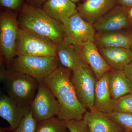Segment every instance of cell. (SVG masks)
I'll use <instances>...</instances> for the list:
<instances>
[{"label": "cell", "mask_w": 132, "mask_h": 132, "mask_svg": "<svg viewBox=\"0 0 132 132\" xmlns=\"http://www.w3.org/2000/svg\"><path fill=\"white\" fill-rule=\"evenodd\" d=\"M123 71L132 84V60L125 67Z\"/></svg>", "instance_id": "cell-27"}, {"label": "cell", "mask_w": 132, "mask_h": 132, "mask_svg": "<svg viewBox=\"0 0 132 132\" xmlns=\"http://www.w3.org/2000/svg\"><path fill=\"white\" fill-rule=\"evenodd\" d=\"M67 122L57 117L37 122L35 132H68Z\"/></svg>", "instance_id": "cell-21"}, {"label": "cell", "mask_w": 132, "mask_h": 132, "mask_svg": "<svg viewBox=\"0 0 132 132\" xmlns=\"http://www.w3.org/2000/svg\"><path fill=\"white\" fill-rule=\"evenodd\" d=\"M67 122L69 132H90L87 125L83 119L69 121Z\"/></svg>", "instance_id": "cell-25"}, {"label": "cell", "mask_w": 132, "mask_h": 132, "mask_svg": "<svg viewBox=\"0 0 132 132\" xmlns=\"http://www.w3.org/2000/svg\"><path fill=\"white\" fill-rule=\"evenodd\" d=\"M79 47L83 59L90 66L97 80L107 72L113 70L103 59L94 42H88Z\"/></svg>", "instance_id": "cell-15"}, {"label": "cell", "mask_w": 132, "mask_h": 132, "mask_svg": "<svg viewBox=\"0 0 132 132\" xmlns=\"http://www.w3.org/2000/svg\"><path fill=\"white\" fill-rule=\"evenodd\" d=\"M71 79L80 103L86 109H94L97 79L90 66L83 63L72 72Z\"/></svg>", "instance_id": "cell-7"}, {"label": "cell", "mask_w": 132, "mask_h": 132, "mask_svg": "<svg viewBox=\"0 0 132 132\" xmlns=\"http://www.w3.org/2000/svg\"><path fill=\"white\" fill-rule=\"evenodd\" d=\"M33 118L37 122L57 117L60 110L58 101L50 89L43 81L30 106Z\"/></svg>", "instance_id": "cell-8"}, {"label": "cell", "mask_w": 132, "mask_h": 132, "mask_svg": "<svg viewBox=\"0 0 132 132\" xmlns=\"http://www.w3.org/2000/svg\"><path fill=\"white\" fill-rule=\"evenodd\" d=\"M30 107L20 106L8 95H2L0 98V116L9 124L12 131L16 129L22 120L29 113Z\"/></svg>", "instance_id": "cell-14"}, {"label": "cell", "mask_w": 132, "mask_h": 132, "mask_svg": "<svg viewBox=\"0 0 132 132\" xmlns=\"http://www.w3.org/2000/svg\"><path fill=\"white\" fill-rule=\"evenodd\" d=\"M63 26L64 40L69 44L80 47L88 42H94L96 33L93 25L85 21L78 12Z\"/></svg>", "instance_id": "cell-9"}, {"label": "cell", "mask_w": 132, "mask_h": 132, "mask_svg": "<svg viewBox=\"0 0 132 132\" xmlns=\"http://www.w3.org/2000/svg\"><path fill=\"white\" fill-rule=\"evenodd\" d=\"M23 0H0L1 6L12 10H16L21 7Z\"/></svg>", "instance_id": "cell-26"}, {"label": "cell", "mask_w": 132, "mask_h": 132, "mask_svg": "<svg viewBox=\"0 0 132 132\" xmlns=\"http://www.w3.org/2000/svg\"><path fill=\"white\" fill-rule=\"evenodd\" d=\"M125 29L97 32L95 44L98 48L121 47L130 49L132 44V31Z\"/></svg>", "instance_id": "cell-13"}, {"label": "cell", "mask_w": 132, "mask_h": 132, "mask_svg": "<svg viewBox=\"0 0 132 132\" xmlns=\"http://www.w3.org/2000/svg\"><path fill=\"white\" fill-rule=\"evenodd\" d=\"M128 13H129V16L131 20H132V7L130 10L128 11Z\"/></svg>", "instance_id": "cell-31"}, {"label": "cell", "mask_w": 132, "mask_h": 132, "mask_svg": "<svg viewBox=\"0 0 132 132\" xmlns=\"http://www.w3.org/2000/svg\"><path fill=\"white\" fill-rule=\"evenodd\" d=\"M83 119L87 125L90 132H125L127 130L106 114L95 109L87 111Z\"/></svg>", "instance_id": "cell-11"}, {"label": "cell", "mask_w": 132, "mask_h": 132, "mask_svg": "<svg viewBox=\"0 0 132 132\" xmlns=\"http://www.w3.org/2000/svg\"><path fill=\"white\" fill-rule=\"evenodd\" d=\"M42 9L49 16L62 24L78 13L75 3L70 0H47Z\"/></svg>", "instance_id": "cell-17"}, {"label": "cell", "mask_w": 132, "mask_h": 132, "mask_svg": "<svg viewBox=\"0 0 132 132\" xmlns=\"http://www.w3.org/2000/svg\"><path fill=\"white\" fill-rule=\"evenodd\" d=\"M57 46V55L60 63L72 72L86 62L79 47L69 44L64 40Z\"/></svg>", "instance_id": "cell-16"}, {"label": "cell", "mask_w": 132, "mask_h": 132, "mask_svg": "<svg viewBox=\"0 0 132 132\" xmlns=\"http://www.w3.org/2000/svg\"><path fill=\"white\" fill-rule=\"evenodd\" d=\"M128 132H132V131H128Z\"/></svg>", "instance_id": "cell-35"}, {"label": "cell", "mask_w": 132, "mask_h": 132, "mask_svg": "<svg viewBox=\"0 0 132 132\" xmlns=\"http://www.w3.org/2000/svg\"><path fill=\"white\" fill-rule=\"evenodd\" d=\"M130 50H131V51L132 52V44L131 45V47H130Z\"/></svg>", "instance_id": "cell-33"}, {"label": "cell", "mask_w": 132, "mask_h": 132, "mask_svg": "<svg viewBox=\"0 0 132 132\" xmlns=\"http://www.w3.org/2000/svg\"><path fill=\"white\" fill-rule=\"evenodd\" d=\"M116 1L123 6L132 7V0H116Z\"/></svg>", "instance_id": "cell-29"}, {"label": "cell", "mask_w": 132, "mask_h": 132, "mask_svg": "<svg viewBox=\"0 0 132 132\" xmlns=\"http://www.w3.org/2000/svg\"><path fill=\"white\" fill-rule=\"evenodd\" d=\"M113 112L132 114V94L112 99Z\"/></svg>", "instance_id": "cell-22"}, {"label": "cell", "mask_w": 132, "mask_h": 132, "mask_svg": "<svg viewBox=\"0 0 132 132\" xmlns=\"http://www.w3.org/2000/svg\"><path fill=\"white\" fill-rule=\"evenodd\" d=\"M0 132H12L10 128H1Z\"/></svg>", "instance_id": "cell-30"}, {"label": "cell", "mask_w": 132, "mask_h": 132, "mask_svg": "<svg viewBox=\"0 0 132 132\" xmlns=\"http://www.w3.org/2000/svg\"><path fill=\"white\" fill-rule=\"evenodd\" d=\"M57 56L17 55L13 60L11 69L23 73L42 81L60 65Z\"/></svg>", "instance_id": "cell-4"}, {"label": "cell", "mask_w": 132, "mask_h": 132, "mask_svg": "<svg viewBox=\"0 0 132 132\" xmlns=\"http://www.w3.org/2000/svg\"><path fill=\"white\" fill-rule=\"evenodd\" d=\"M107 115L126 130L132 131V114L112 112Z\"/></svg>", "instance_id": "cell-23"}, {"label": "cell", "mask_w": 132, "mask_h": 132, "mask_svg": "<svg viewBox=\"0 0 132 132\" xmlns=\"http://www.w3.org/2000/svg\"><path fill=\"white\" fill-rule=\"evenodd\" d=\"M131 23L128 11L123 7L115 6L93 24L97 32L123 30Z\"/></svg>", "instance_id": "cell-10"}, {"label": "cell", "mask_w": 132, "mask_h": 132, "mask_svg": "<svg viewBox=\"0 0 132 132\" xmlns=\"http://www.w3.org/2000/svg\"><path fill=\"white\" fill-rule=\"evenodd\" d=\"M1 78L10 98L20 106L30 107L38 92L39 81L30 76L11 69H2Z\"/></svg>", "instance_id": "cell-3"}, {"label": "cell", "mask_w": 132, "mask_h": 132, "mask_svg": "<svg viewBox=\"0 0 132 132\" xmlns=\"http://www.w3.org/2000/svg\"><path fill=\"white\" fill-rule=\"evenodd\" d=\"M116 0H85L78 7V12L87 22L93 25L115 6Z\"/></svg>", "instance_id": "cell-12"}, {"label": "cell", "mask_w": 132, "mask_h": 132, "mask_svg": "<svg viewBox=\"0 0 132 132\" xmlns=\"http://www.w3.org/2000/svg\"><path fill=\"white\" fill-rule=\"evenodd\" d=\"M56 44L47 38L20 28L16 42L17 55L50 56L57 55Z\"/></svg>", "instance_id": "cell-5"}, {"label": "cell", "mask_w": 132, "mask_h": 132, "mask_svg": "<svg viewBox=\"0 0 132 132\" xmlns=\"http://www.w3.org/2000/svg\"><path fill=\"white\" fill-rule=\"evenodd\" d=\"M17 18L21 28L47 38L56 45L64 40L63 24L40 7L25 4Z\"/></svg>", "instance_id": "cell-2"}, {"label": "cell", "mask_w": 132, "mask_h": 132, "mask_svg": "<svg viewBox=\"0 0 132 132\" xmlns=\"http://www.w3.org/2000/svg\"><path fill=\"white\" fill-rule=\"evenodd\" d=\"M128 131V130H126V131L125 132H128V131Z\"/></svg>", "instance_id": "cell-34"}, {"label": "cell", "mask_w": 132, "mask_h": 132, "mask_svg": "<svg viewBox=\"0 0 132 132\" xmlns=\"http://www.w3.org/2000/svg\"><path fill=\"white\" fill-rule=\"evenodd\" d=\"M19 24L16 15L8 11L0 15V48L1 54L7 65H11L16 56V47Z\"/></svg>", "instance_id": "cell-6"}, {"label": "cell", "mask_w": 132, "mask_h": 132, "mask_svg": "<svg viewBox=\"0 0 132 132\" xmlns=\"http://www.w3.org/2000/svg\"><path fill=\"white\" fill-rule=\"evenodd\" d=\"M109 71L97 80L95 92L94 109L107 114L113 112L109 86Z\"/></svg>", "instance_id": "cell-18"}, {"label": "cell", "mask_w": 132, "mask_h": 132, "mask_svg": "<svg viewBox=\"0 0 132 132\" xmlns=\"http://www.w3.org/2000/svg\"><path fill=\"white\" fill-rule=\"evenodd\" d=\"M37 123L30 111L22 120L16 129L12 132H35Z\"/></svg>", "instance_id": "cell-24"}, {"label": "cell", "mask_w": 132, "mask_h": 132, "mask_svg": "<svg viewBox=\"0 0 132 132\" xmlns=\"http://www.w3.org/2000/svg\"><path fill=\"white\" fill-rule=\"evenodd\" d=\"M98 50L103 59L113 70L123 71L132 60V52L130 49L111 47Z\"/></svg>", "instance_id": "cell-19"}, {"label": "cell", "mask_w": 132, "mask_h": 132, "mask_svg": "<svg viewBox=\"0 0 132 132\" xmlns=\"http://www.w3.org/2000/svg\"><path fill=\"white\" fill-rule=\"evenodd\" d=\"M109 86L111 97L114 100L132 94V84L123 71H109Z\"/></svg>", "instance_id": "cell-20"}, {"label": "cell", "mask_w": 132, "mask_h": 132, "mask_svg": "<svg viewBox=\"0 0 132 132\" xmlns=\"http://www.w3.org/2000/svg\"><path fill=\"white\" fill-rule=\"evenodd\" d=\"M47 0H27L28 4L40 7Z\"/></svg>", "instance_id": "cell-28"}, {"label": "cell", "mask_w": 132, "mask_h": 132, "mask_svg": "<svg viewBox=\"0 0 132 132\" xmlns=\"http://www.w3.org/2000/svg\"><path fill=\"white\" fill-rule=\"evenodd\" d=\"M70 1H72V2L75 3L78 2H79L80 0H70Z\"/></svg>", "instance_id": "cell-32"}, {"label": "cell", "mask_w": 132, "mask_h": 132, "mask_svg": "<svg viewBox=\"0 0 132 132\" xmlns=\"http://www.w3.org/2000/svg\"><path fill=\"white\" fill-rule=\"evenodd\" d=\"M72 73L61 65L42 81L59 102L60 110L57 117L66 121L82 119L87 111L78 99L72 82Z\"/></svg>", "instance_id": "cell-1"}]
</instances>
